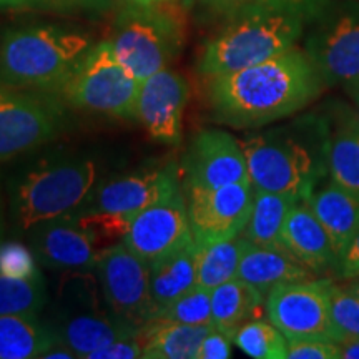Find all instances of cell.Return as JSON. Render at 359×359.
I'll use <instances>...</instances> for the list:
<instances>
[{
	"mask_svg": "<svg viewBox=\"0 0 359 359\" xmlns=\"http://www.w3.org/2000/svg\"><path fill=\"white\" fill-rule=\"evenodd\" d=\"M325 85L308 52L293 47L262 64L208 79V103L218 123L263 127L303 110Z\"/></svg>",
	"mask_w": 359,
	"mask_h": 359,
	"instance_id": "cell-1",
	"label": "cell"
},
{
	"mask_svg": "<svg viewBox=\"0 0 359 359\" xmlns=\"http://www.w3.org/2000/svg\"><path fill=\"white\" fill-rule=\"evenodd\" d=\"M327 123L268 130L240 140L251 185L304 201L327 177Z\"/></svg>",
	"mask_w": 359,
	"mask_h": 359,
	"instance_id": "cell-2",
	"label": "cell"
},
{
	"mask_svg": "<svg viewBox=\"0 0 359 359\" xmlns=\"http://www.w3.org/2000/svg\"><path fill=\"white\" fill-rule=\"evenodd\" d=\"M92 40L57 25L8 30L0 39V82L40 93H55L80 62Z\"/></svg>",
	"mask_w": 359,
	"mask_h": 359,
	"instance_id": "cell-3",
	"label": "cell"
},
{
	"mask_svg": "<svg viewBox=\"0 0 359 359\" xmlns=\"http://www.w3.org/2000/svg\"><path fill=\"white\" fill-rule=\"evenodd\" d=\"M98 167L79 155L43 156L20 170L8 187V210L17 231L77 210L95 187Z\"/></svg>",
	"mask_w": 359,
	"mask_h": 359,
	"instance_id": "cell-4",
	"label": "cell"
},
{
	"mask_svg": "<svg viewBox=\"0 0 359 359\" xmlns=\"http://www.w3.org/2000/svg\"><path fill=\"white\" fill-rule=\"evenodd\" d=\"M304 20L259 4L243 8L206 42L198 72L206 79L233 74L290 50L303 34Z\"/></svg>",
	"mask_w": 359,
	"mask_h": 359,
	"instance_id": "cell-5",
	"label": "cell"
},
{
	"mask_svg": "<svg viewBox=\"0 0 359 359\" xmlns=\"http://www.w3.org/2000/svg\"><path fill=\"white\" fill-rule=\"evenodd\" d=\"M115 55L130 74L145 80L168 69L185 43V20L173 0L151 6H133L116 17L110 39Z\"/></svg>",
	"mask_w": 359,
	"mask_h": 359,
	"instance_id": "cell-6",
	"label": "cell"
},
{
	"mask_svg": "<svg viewBox=\"0 0 359 359\" xmlns=\"http://www.w3.org/2000/svg\"><path fill=\"white\" fill-rule=\"evenodd\" d=\"M98 281L92 271L64 273L57 294L52 330L57 339L77 358L87 359L98 348L122 336L142 331L115 318L98 298Z\"/></svg>",
	"mask_w": 359,
	"mask_h": 359,
	"instance_id": "cell-7",
	"label": "cell"
},
{
	"mask_svg": "<svg viewBox=\"0 0 359 359\" xmlns=\"http://www.w3.org/2000/svg\"><path fill=\"white\" fill-rule=\"evenodd\" d=\"M138 88L140 80L125 69L110 40H103L88 48L53 95L70 109L128 120L135 118Z\"/></svg>",
	"mask_w": 359,
	"mask_h": 359,
	"instance_id": "cell-8",
	"label": "cell"
},
{
	"mask_svg": "<svg viewBox=\"0 0 359 359\" xmlns=\"http://www.w3.org/2000/svg\"><path fill=\"white\" fill-rule=\"evenodd\" d=\"M65 105L52 93L0 82V163L50 142L64 127Z\"/></svg>",
	"mask_w": 359,
	"mask_h": 359,
	"instance_id": "cell-9",
	"label": "cell"
},
{
	"mask_svg": "<svg viewBox=\"0 0 359 359\" xmlns=\"http://www.w3.org/2000/svg\"><path fill=\"white\" fill-rule=\"evenodd\" d=\"M95 275L103 303L115 318L140 331L155 320L150 264L138 258L122 241L100 251Z\"/></svg>",
	"mask_w": 359,
	"mask_h": 359,
	"instance_id": "cell-10",
	"label": "cell"
},
{
	"mask_svg": "<svg viewBox=\"0 0 359 359\" xmlns=\"http://www.w3.org/2000/svg\"><path fill=\"white\" fill-rule=\"evenodd\" d=\"M309 35L306 52L330 83H359V4L327 6Z\"/></svg>",
	"mask_w": 359,
	"mask_h": 359,
	"instance_id": "cell-11",
	"label": "cell"
},
{
	"mask_svg": "<svg viewBox=\"0 0 359 359\" xmlns=\"http://www.w3.org/2000/svg\"><path fill=\"white\" fill-rule=\"evenodd\" d=\"M330 288V280L316 278L276 286L266 294L264 302L268 320L288 341H333Z\"/></svg>",
	"mask_w": 359,
	"mask_h": 359,
	"instance_id": "cell-12",
	"label": "cell"
},
{
	"mask_svg": "<svg viewBox=\"0 0 359 359\" xmlns=\"http://www.w3.org/2000/svg\"><path fill=\"white\" fill-rule=\"evenodd\" d=\"M180 188L182 175L175 163L142 168L102 183L97 182L74 212L116 215L132 222L148 206L167 198Z\"/></svg>",
	"mask_w": 359,
	"mask_h": 359,
	"instance_id": "cell-13",
	"label": "cell"
},
{
	"mask_svg": "<svg viewBox=\"0 0 359 359\" xmlns=\"http://www.w3.org/2000/svg\"><path fill=\"white\" fill-rule=\"evenodd\" d=\"M183 193L195 243H215L243 233L253 206L251 182Z\"/></svg>",
	"mask_w": 359,
	"mask_h": 359,
	"instance_id": "cell-14",
	"label": "cell"
},
{
	"mask_svg": "<svg viewBox=\"0 0 359 359\" xmlns=\"http://www.w3.org/2000/svg\"><path fill=\"white\" fill-rule=\"evenodd\" d=\"M191 241L195 240L188 219L187 198L183 188H180L138 213L122 243L151 266Z\"/></svg>",
	"mask_w": 359,
	"mask_h": 359,
	"instance_id": "cell-15",
	"label": "cell"
},
{
	"mask_svg": "<svg viewBox=\"0 0 359 359\" xmlns=\"http://www.w3.org/2000/svg\"><path fill=\"white\" fill-rule=\"evenodd\" d=\"M251 182L240 140L223 130H205L193 138L183 160V190H206Z\"/></svg>",
	"mask_w": 359,
	"mask_h": 359,
	"instance_id": "cell-16",
	"label": "cell"
},
{
	"mask_svg": "<svg viewBox=\"0 0 359 359\" xmlns=\"http://www.w3.org/2000/svg\"><path fill=\"white\" fill-rule=\"evenodd\" d=\"M190 87L187 79L175 70L163 69L142 80L135 103L138 120L151 140L175 147L182 140V123Z\"/></svg>",
	"mask_w": 359,
	"mask_h": 359,
	"instance_id": "cell-17",
	"label": "cell"
},
{
	"mask_svg": "<svg viewBox=\"0 0 359 359\" xmlns=\"http://www.w3.org/2000/svg\"><path fill=\"white\" fill-rule=\"evenodd\" d=\"M25 235L42 266L62 273L95 271L100 250L70 213L34 224Z\"/></svg>",
	"mask_w": 359,
	"mask_h": 359,
	"instance_id": "cell-18",
	"label": "cell"
},
{
	"mask_svg": "<svg viewBox=\"0 0 359 359\" xmlns=\"http://www.w3.org/2000/svg\"><path fill=\"white\" fill-rule=\"evenodd\" d=\"M281 245L313 273L326 271L331 266L338 269L339 255L306 201H298L286 217Z\"/></svg>",
	"mask_w": 359,
	"mask_h": 359,
	"instance_id": "cell-19",
	"label": "cell"
},
{
	"mask_svg": "<svg viewBox=\"0 0 359 359\" xmlns=\"http://www.w3.org/2000/svg\"><path fill=\"white\" fill-rule=\"evenodd\" d=\"M238 278L266 296L276 286L309 280L314 273L285 246H262L250 241L238 266Z\"/></svg>",
	"mask_w": 359,
	"mask_h": 359,
	"instance_id": "cell-20",
	"label": "cell"
},
{
	"mask_svg": "<svg viewBox=\"0 0 359 359\" xmlns=\"http://www.w3.org/2000/svg\"><path fill=\"white\" fill-rule=\"evenodd\" d=\"M304 201L325 226L341 257L359 230V196L330 180L326 185L314 188Z\"/></svg>",
	"mask_w": 359,
	"mask_h": 359,
	"instance_id": "cell-21",
	"label": "cell"
},
{
	"mask_svg": "<svg viewBox=\"0 0 359 359\" xmlns=\"http://www.w3.org/2000/svg\"><path fill=\"white\" fill-rule=\"evenodd\" d=\"M327 177L359 196V118L353 111L327 123Z\"/></svg>",
	"mask_w": 359,
	"mask_h": 359,
	"instance_id": "cell-22",
	"label": "cell"
},
{
	"mask_svg": "<svg viewBox=\"0 0 359 359\" xmlns=\"http://www.w3.org/2000/svg\"><path fill=\"white\" fill-rule=\"evenodd\" d=\"M213 327L154 320L140 334L143 359H196L201 341Z\"/></svg>",
	"mask_w": 359,
	"mask_h": 359,
	"instance_id": "cell-23",
	"label": "cell"
},
{
	"mask_svg": "<svg viewBox=\"0 0 359 359\" xmlns=\"http://www.w3.org/2000/svg\"><path fill=\"white\" fill-rule=\"evenodd\" d=\"M196 286V243L183 246L150 266V293L155 316Z\"/></svg>",
	"mask_w": 359,
	"mask_h": 359,
	"instance_id": "cell-24",
	"label": "cell"
},
{
	"mask_svg": "<svg viewBox=\"0 0 359 359\" xmlns=\"http://www.w3.org/2000/svg\"><path fill=\"white\" fill-rule=\"evenodd\" d=\"M266 296L241 278L223 283L212 290V323L233 339L243 323L259 318Z\"/></svg>",
	"mask_w": 359,
	"mask_h": 359,
	"instance_id": "cell-25",
	"label": "cell"
},
{
	"mask_svg": "<svg viewBox=\"0 0 359 359\" xmlns=\"http://www.w3.org/2000/svg\"><path fill=\"white\" fill-rule=\"evenodd\" d=\"M57 341L39 314H0V359L42 358Z\"/></svg>",
	"mask_w": 359,
	"mask_h": 359,
	"instance_id": "cell-26",
	"label": "cell"
},
{
	"mask_svg": "<svg viewBox=\"0 0 359 359\" xmlns=\"http://www.w3.org/2000/svg\"><path fill=\"white\" fill-rule=\"evenodd\" d=\"M47 283L39 269L0 264V314H39L47 303Z\"/></svg>",
	"mask_w": 359,
	"mask_h": 359,
	"instance_id": "cell-27",
	"label": "cell"
},
{
	"mask_svg": "<svg viewBox=\"0 0 359 359\" xmlns=\"http://www.w3.org/2000/svg\"><path fill=\"white\" fill-rule=\"evenodd\" d=\"M299 200L290 195L255 188L253 206H251L248 223H246V228L241 235L253 245L283 246V224H285V219L291 208Z\"/></svg>",
	"mask_w": 359,
	"mask_h": 359,
	"instance_id": "cell-28",
	"label": "cell"
},
{
	"mask_svg": "<svg viewBox=\"0 0 359 359\" xmlns=\"http://www.w3.org/2000/svg\"><path fill=\"white\" fill-rule=\"evenodd\" d=\"M248 243L243 235L215 243H196V286L212 291L236 278Z\"/></svg>",
	"mask_w": 359,
	"mask_h": 359,
	"instance_id": "cell-29",
	"label": "cell"
},
{
	"mask_svg": "<svg viewBox=\"0 0 359 359\" xmlns=\"http://www.w3.org/2000/svg\"><path fill=\"white\" fill-rule=\"evenodd\" d=\"M233 343L255 359H286L288 339L269 320L253 318L236 330Z\"/></svg>",
	"mask_w": 359,
	"mask_h": 359,
	"instance_id": "cell-30",
	"label": "cell"
},
{
	"mask_svg": "<svg viewBox=\"0 0 359 359\" xmlns=\"http://www.w3.org/2000/svg\"><path fill=\"white\" fill-rule=\"evenodd\" d=\"M155 320L182 325H212V291L195 286L156 314Z\"/></svg>",
	"mask_w": 359,
	"mask_h": 359,
	"instance_id": "cell-31",
	"label": "cell"
},
{
	"mask_svg": "<svg viewBox=\"0 0 359 359\" xmlns=\"http://www.w3.org/2000/svg\"><path fill=\"white\" fill-rule=\"evenodd\" d=\"M330 314L334 343L359 338V298L334 283L330 288Z\"/></svg>",
	"mask_w": 359,
	"mask_h": 359,
	"instance_id": "cell-32",
	"label": "cell"
},
{
	"mask_svg": "<svg viewBox=\"0 0 359 359\" xmlns=\"http://www.w3.org/2000/svg\"><path fill=\"white\" fill-rule=\"evenodd\" d=\"M339 344L330 339L288 341L286 359H339Z\"/></svg>",
	"mask_w": 359,
	"mask_h": 359,
	"instance_id": "cell-33",
	"label": "cell"
},
{
	"mask_svg": "<svg viewBox=\"0 0 359 359\" xmlns=\"http://www.w3.org/2000/svg\"><path fill=\"white\" fill-rule=\"evenodd\" d=\"M140 336H122L105 346L98 348L87 359H138L143 358V344Z\"/></svg>",
	"mask_w": 359,
	"mask_h": 359,
	"instance_id": "cell-34",
	"label": "cell"
},
{
	"mask_svg": "<svg viewBox=\"0 0 359 359\" xmlns=\"http://www.w3.org/2000/svg\"><path fill=\"white\" fill-rule=\"evenodd\" d=\"M331 0H257L263 7L273 8L293 15L302 17L303 20L316 19L325 8L330 6Z\"/></svg>",
	"mask_w": 359,
	"mask_h": 359,
	"instance_id": "cell-35",
	"label": "cell"
},
{
	"mask_svg": "<svg viewBox=\"0 0 359 359\" xmlns=\"http://www.w3.org/2000/svg\"><path fill=\"white\" fill-rule=\"evenodd\" d=\"M182 4L185 8H200L201 12L230 19L243 8L257 4V0H182Z\"/></svg>",
	"mask_w": 359,
	"mask_h": 359,
	"instance_id": "cell-36",
	"label": "cell"
},
{
	"mask_svg": "<svg viewBox=\"0 0 359 359\" xmlns=\"http://www.w3.org/2000/svg\"><path fill=\"white\" fill-rule=\"evenodd\" d=\"M231 341L230 336L213 327L201 341L196 359H228L231 356Z\"/></svg>",
	"mask_w": 359,
	"mask_h": 359,
	"instance_id": "cell-37",
	"label": "cell"
},
{
	"mask_svg": "<svg viewBox=\"0 0 359 359\" xmlns=\"http://www.w3.org/2000/svg\"><path fill=\"white\" fill-rule=\"evenodd\" d=\"M338 273L343 280L359 275V230L353 240L349 241L346 250L341 253Z\"/></svg>",
	"mask_w": 359,
	"mask_h": 359,
	"instance_id": "cell-38",
	"label": "cell"
},
{
	"mask_svg": "<svg viewBox=\"0 0 359 359\" xmlns=\"http://www.w3.org/2000/svg\"><path fill=\"white\" fill-rule=\"evenodd\" d=\"M42 358H45V359H55V358L57 359H74V358H77V354L72 351V349L67 348L65 344H62L60 341H57L52 348H48L47 351L43 353Z\"/></svg>",
	"mask_w": 359,
	"mask_h": 359,
	"instance_id": "cell-39",
	"label": "cell"
},
{
	"mask_svg": "<svg viewBox=\"0 0 359 359\" xmlns=\"http://www.w3.org/2000/svg\"><path fill=\"white\" fill-rule=\"evenodd\" d=\"M62 7H103L109 0H47Z\"/></svg>",
	"mask_w": 359,
	"mask_h": 359,
	"instance_id": "cell-40",
	"label": "cell"
},
{
	"mask_svg": "<svg viewBox=\"0 0 359 359\" xmlns=\"http://www.w3.org/2000/svg\"><path fill=\"white\" fill-rule=\"evenodd\" d=\"M339 344V359H359V338L358 339H349L343 341Z\"/></svg>",
	"mask_w": 359,
	"mask_h": 359,
	"instance_id": "cell-41",
	"label": "cell"
},
{
	"mask_svg": "<svg viewBox=\"0 0 359 359\" xmlns=\"http://www.w3.org/2000/svg\"><path fill=\"white\" fill-rule=\"evenodd\" d=\"M37 0H0V8H20L32 6Z\"/></svg>",
	"mask_w": 359,
	"mask_h": 359,
	"instance_id": "cell-42",
	"label": "cell"
},
{
	"mask_svg": "<svg viewBox=\"0 0 359 359\" xmlns=\"http://www.w3.org/2000/svg\"><path fill=\"white\" fill-rule=\"evenodd\" d=\"M344 90H346L348 95L351 97V100L354 102V105H356V115H358V118H359V83L344 85Z\"/></svg>",
	"mask_w": 359,
	"mask_h": 359,
	"instance_id": "cell-43",
	"label": "cell"
},
{
	"mask_svg": "<svg viewBox=\"0 0 359 359\" xmlns=\"http://www.w3.org/2000/svg\"><path fill=\"white\" fill-rule=\"evenodd\" d=\"M346 283H344V288H346L348 291H351V293L354 296H358L359 298V275L358 276H353V278H348V280H344Z\"/></svg>",
	"mask_w": 359,
	"mask_h": 359,
	"instance_id": "cell-44",
	"label": "cell"
},
{
	"mask_svg": "<svg viewBox=\"0 0 359 359\" xmlns=\"http://www.w3.org/2000/svg\"><path fill=\"white\" fill-rule=\"evenodd\" d=\"M160 2H168V0H128V4H133V6H151V4Z\"/></svg>",
	"mask_w": 359,
	"mask_h": 359,
	"instance_id": "cell-45",
	"label": "cell"
},
{
	"mask_svg": "<svg viewBox=\"0 0 359 359\" xmlns=\"http://www.w3.org/2000/svg\"><path fill=\"white\" fill-rule=\"evenodd\" d=\"M4 233V212H2V200H0V241H2Z\"/></svg>",
	"mask_w": 359,
	"mask_h": 359,
	"instance_id": "cell-46",
	"label": "cell"
}]
</instances>
